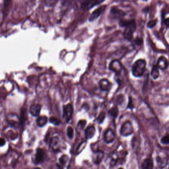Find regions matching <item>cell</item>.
Returning a JSON list of instances; mask_svg holds the SVG:
<instances>
[{"mask_svg":"<svg viewBox=\"0 0 169 169\" xmlns=\"http://www.w3.org/2000/svg\"><path fill=\"white\" fill-rule=\"evenodd\" d=\"M86 145V141H83V142H81V143L80 144L79 146H78L77 150H76V152H77L78 153L81 152L84 149V147H85Z\"/></svg>","mask_w":169,"mask_h":169,"instance_id":"cell-28","label":"cell"},{"mask_svg":"<svg viewBox=\"0 0 169 169\" xmlns=\"http://www.w3.org/2000/svg\"><path fill=\"white\" fill-rule=\"evenodd\" d=\"M61 141L58 136H54L49 141V148L54 151H57L59 150Z\"/></svg>","mask_w":169,"mask_h":169,"instance_id":"cell-9","label":"cell"},{"mask_svg":"<svg viewBox=\"0 0 169 169\" xmlns=\"http://www.w3.org/2000/svg\"><path fill=\"white\" fill-rule=\"evenodd\" d=\"M157 165L160 169H163L168 164L167 158L165 157L157 156L156 158Z\"/></svg>","mask_w":169,"mask_h":169,"instance_id":"cell-14","label":"cell"},{"mask_svg":"<svg viewBox=\"0 0 169 169\" xmlns=\"http://www.w3.org/2000/svg\"><path fill=\"white\" fill-rule=\"evenodd\" d=\"M161 143L163 144H169V135L167 134L163 136L161 140Z\"/></svg>","mask_w":169,"mask_h":169,"instance_id":"cell-30","label":"cell"},{"mask_svg":"<svg viewBox=\"0 0 169 169\" xmlns=\"http://www.w3.org/2000/svg\"><path fill=\"white\" fill-rule=\"evenodd\" d=\"M118 169H123V168H119Z\"/></svg>","mask_w":169,"mask_h":169,"instance_id":"cell-38","label":"cell"},{"mask_svg":"<svg viewBox=\"0 0 169 169\" xmlns=\"http://www.w3.org/2000/svg\"><path fill=\"white\" fill-rule=\"evenodd\" d=\"M104 8V6L100 7L98 9H97L96 10L94 11L88 18L89 21H93L97 18H98L102 13L103 10H104V8Z\"/></svg>","mask_w":169,"mask_h":169,"instance_id":"cell-17","label":"cell"},{"mask_svg":"<svg viewBox=\"0 0 169 169\" xmlns=\"http://www.w3.org/2000/svg\"><path fill=\"white\" fill-rule=\"evenodd\" d=\"M105 113L104 112H101L98 116V118L97 119V121L99 124H101L103 123L104 119L105 118Z\"/></svg>","mask_w":169,"mask_h":169,"instance_id":"cell-27","label":"cell"},{"mask_svg":"<svg viewBox=\"0 0 169 169\" xmlns=\"http://www.w3.org/2000/svg\"><path fill=\"white\" fill-rule=\"evenodd\" d=\"M7 121L8 124L13 128H18L20 124L19 117L17 115L13 114L8 115L7 116Z\"/></svg>","mask_w":169,"mask_h":169,"instance_id":"cell-8","label":"cell"},{"mask_svg":"<svg viewBox=\"0 0 169 169\" xmlns=\"http://www.w3.org/2000/svg\"><path fill=\"white\" fill-rule=\"evenodd\" d=\"M47 118L45 116H40L37 119V124L39 127L44 126L47 122Z\"/></svg>","mask_w":169,"mask_h":169,"instance_id":"cell-20","label":"cell"},{"mask_svg":"<svg viewBox=\"0 0 169 169\" xmlns=\"http://www.w3.org/2000/svg\"><path fill=\"white\" fill-rule=\"evenodd\" d=\"M153 166V161L150 158H146L144 160L142 163V168L143 169H152Z\"/></svg>","mask_w":169,"mask_h":169,"instance_id":"cell-19","label":"cell"},{"mask_svg":"<svg viewBox=\"0 0 169 169\" xmlns=\"http://www.w3.org/2000/svg\"><path fill=\"white\" fill-rule=\"evenodd\" d=\"M49 122L52 124H54V126H59V124H61V121L60 120L56 118L55 117H51L49 118Z\"/></svg>","mask_w":169,"mask_h":169,"instance_id":"cell-26","label":"cell"},{"mask_svg":"<svg viewBox=\"0 0 169 169\" xmlns=\"http://www.w3.org/2000/svg\"></svg>","mask_w":169,"mask_h":169,"instance_id":"cell-39","label":"cell"},{"mask_svg":"<svg viewBox=\"0 0 169 169\" xmlns=\"http://www.w3.org/2000/svg\"><path fill=\"white\" fill-rule=\"evenodd\" d=\"M50 169H63V167L61 166L60 165L57 164L54 165H53V166H52Z\"/></svg>","mask_w":169,"mask_h":169,"instance_id":"cell-34","label":"cell"},{"mask_svg":"<svg viewBox=\"0 0 169 169\" xmlns=\"http://www.w3.org/2000/svg\"><path fill=\"white\" fill-rule=\"evenodd\" d=\"M142 39L141 38H139V37H137L134 40V42H135V43H136V45H141L142 44Z\"/></svg>","mask_w":169,"mask_h":169,"instance_id":"cell-32","label":"cell"},{"mask_svg":"<svg viewBox=\"0 0 169 169\" xmlns=\"http://www.w3.org/2000/svg\"><path fill=\"white\" fill-rule=\"evenodd\" d=\"M95 128L93 126H91L87 128L85 130V136L86 139H89L92 138L95 136Z\"/></svg>","mask_w":169,"mask_h":169,"instance_id":"cell-16","label":"cell"},{"mask_svg":"<svg viewBox=\"0 0 169 169\" xmlns=\"http://www.w3.org/2000/svg\"><path fill=\"white\" fill-rule=\"evenodd\" d=\"M156 65L158 69H160L161 70H165L168 67L169 62L165 57L163 56H160L158 58Z\"/></svg>","mask_w":169,"mask_h":169,"instance_id":"cell-11","label":"cell"},{"mask_svg":"<svg viewBox=\"0 0 169 169\" xmlns=\"http://www.w3.org/2000/svg\"><path fill=\"white\" fill-rule=\"evenodd\" d=\"M67 134L68 138L70 139L73 138L74 136V129L72 127L69 126L67 129Z\"/></svg>","mask_w":169,"mask_h":169,"instance_id":"cell-24","label":"cell"},{"mask_svg":"<svg viewBox=\"0 0 169 169\" xmlns=\"http://www.w3.org/2000/svg\"><path fill=\"white\" fill-rule=\"evenodd\" d=\"M157 23V21L155 19V20H151L149 21L148 23H147V27L149 28H152L154 27H155V26L156 25Z\"/></svg>","mask_w":169,"mask_h":169,"instance_id":"cell-29","label":"cell"},{"mask_svg":"<svg viewBox=\"0 0 169 169\" xmlns=\"http://www.w3.org/2000/svg\"><path fill=\"white\" fill-rule=\"evenodd\" d=\"M41 110V105L40 104H34L31 106L29 109V112L32 116H39Z\"/></svg>","mask_w":169,"mask_h":169,"instance_id":"cell-15","label":"cell"},{"mask_svg":"<svg viewBox=\"0 0 169 169\" xmlns=\"http://www.w3.org/2000/svg\"><path fill=\"white\" fill-rule=\"evenodd\" d=\"M6 144V141L3 138H0V147L3 146Z\"/></svg>","mask_w":169,"mask_h":169,"instance_id":"cell-35","label":"cell"},{"mask_svg":"<svg viewBox=\"0 0 169 169\" xmlns=\"http://www.w3.org/2000/svg\"><path fill=\"white\" fill-rule=\"evenodd\" d=\"M115 138V134L112 129H109L104 133V139L107 143H110L113 142Z\"/></svg>","mask_w":169,"mask_h":169,"instance_id":"cell-12","label":"cell"},{"mask_svg":"<svg viewBox=\"0 0 169 169\" xmlns=\"http://www.w3.org/2000/svg\"><path fill=\"white\" fill-rule=\"evenodd\" d=\"M151 76L153 78L154 80H156L159 77L160 72L158 67L156 65L153 66L152 68L151 72Z\"/></svg>","mask_w":169,"mask_h":169,"instance_id":"cell-21","label":"cell"},{"mask_svg":"<svg viewBox=\"0 0 169 169\" xmlns=\"http://www.w3.org/2000/svg\"><path fill=\"white\" fill-rule=\"evenodd\" d=\"M104 153L101 150H98L94 151L92 159L93 163L95 164H99L101 163L104 157Z\"/></svg>","mask_w":169,"mask_h":169,"instance_id":"cell-10","label":"cell"},{"mask_svg":"<svg viewBox=\"0 0 169 169\" xmlns=\"http://www.w3.org/2000/svg\"><path fill=\"white\" fill-rule=\"evenodd\" d=\"M46 157V152L42 148H38L37 149L36 153L35 154L34 162L36 164L42 163L45 160Z\"/></svg>","mask_w":169,"mask_h":169,"instance_id":"cell-6","label":"cell"},{"mask_svg":"<svg viewBox=\"0 0 169 169\" xmlns=\"http://www.w3.org/2000/svg\"><path fill=\"white\" fill-rule=\"evenodd\" d=\"M128 108L132 110L134 108V105L133 104V102H132V100L131 97H129V103L128 105Z\"/></svg>","mask_w":169,"mask_h":169,"instance_id":"cell-33","label":"cell"},{"mask_svg":"<svg viewBox=\"0 0 169 169\" xmlns=\"http://www.w3.org/2000/svg\"><path fill=\"white\" fill-rule=\"evenodd\" d=\"M110 13L116 18H121L125 16L126 13L122 10H120L117 7H113L111 9Z\"/></svg>","mask_w":169,"mask_h":169,"instance_id":"cell-18","label":"cell"},{"mask_svg":"<svg viewBox=\"0 0 169 169\" xmlns=\"http://www.w3.org/2000/svg\"><path fill=\"white\" fill-rule=\"evenodd\" d=\"M164 23L168 27H169V18H167L164 20Z\"/></svg>","mask_w":169,"mask_h":169,"instance_id":"cell-36","label":"cell"},{"mask_svg":"<svg viewBox=\"0 0 169 169\" xmlns=\"http://www.w3.org/2000/svg\"><path fill=\"white\" fill-rule=\"evenodd\" d=\"M104 2V1H98V0H93V1H87L83 2L81 4V8L82 10L84 11H88L95 6L96 5H99L101 3Z\"/></svg>","mask_w":169,"mask_h":169,"instance_id":"cell-7","label":"cell"},{"mask_svg":"<svg viewBox=\"0 0 169 169\" xmlns=\"http://www.w3.org/2000/svg\"><path fill=\"white\" fill-rule=\"evenodd\" d=\"M146 67V62L144 59H139L136 61L132 67V74L134 77H142L145 72Z\"/></svg>","mask_w":169,"mask_h":169,"instance_id":"cell-2","label":"cell"},{"mask_svg":"<svg viewBox=\"0 0 169 169\" xmlns=\"http://www.w3.org/2000/svg\"><path fill=\"white\" fill-rule=\"evenodd\" d=\"M73 108L71 104L63 106V116L67 122L70 121L73 115Z\"/></svg>","mask_w":169,"mask_h":169,"instance_id":"cell-5","label":"cell"},{"mask_svg":"<svg viewBox=\"0 0 169 169\" xmlns=\"http://www.w3.org/2000/svg\"><path fill=\"white\" fill-rule=\"evenodd\" d=\"M99 86L101 90L108 91L112 87V84L107 79H102L99 82Z\"/></svg>","mask_w":169,"mask_h":169,"instance_id":"cell-13","label":"cell"},{"mask_svg":"<svg viewBox=\"0 0 169 169\" xmlns=\"http://www.w3.org/2000/svg\"><path fill=\"white\" fill-rule=\"evenodd\" d=\"M87 124V121L86 120H80L77 124L78 129L80 130L84 129L86 125Z\"/></svg>","mask_w":169,"mask_h":169,"instance_id":"cell-25","label":"cell"},{"mask_svg":"<svg viewBox=\"0 0 169 169\" xmlns=\"http://www.w3.org/2000/svg\"><path fill=\"white\" fill-rule=\"evenodd\" d=\"M119 25L121 27H125L123 35L125 39L128 41H132L133 38V34L136 29V23L134 19H120Z\"/></svg>","mask_w":169,"mask_h":169,"instance_id":"cell-1","label":"cell"},{"mask_svg":"<svg viewBox=\"0 0 169 169\" xmlns=\"http://www.w3.org/2000/svg\"><path fill=\"white\" fill-rule=\"evenodd\" d=\"M117 160H118V158H117V156L115 157H114V158L113 157L110 161V166H115L116 164V163H117Z\"/></svg>","mask_w":169,"mask_h":169,"instance_id":"cell-31","label":"cell"},{"mask_svg":"<svg viewBox=\"0 0 169 169\" xmlns=\"http://www.w3.org/2000/svg\"><path fill=\"white\" fill-rule=\"evenodd\" d=\"M134 128L133 124L130 121H127L122 124L120 129V133L121 136L126 137L133 134Z\"/></svg>","mask_w":169,"mask_h":169,"instance_id":"cell-4","label":"cell"},{"mask_svg":"<svg viewBox=\"0 0 169 169\" xmlns=\"http://www.w3.org/2000/svg\"><path fill=\"white\" fill-rule=\"evenodd\" d=\"M108 114H109L110 116L114 118H116L119 114V110L118 107H114L111 108L110 110L108 111Z\"/></svg>","mask_w":169,"mask_h":169,"instance_id":"cell-22","label":"cell"},{"mask_svg":"<svg viewBox=\"0 0 169 169\" xmlns=\"http://www.w3.org/2000/svg\"><path fill=\"white\" fill-rule=\"evenodd\" d=\"M34 169H40V168H34Z\"/></svg>","mask_w":169,"mask_h":169,"instance_id":"cell-37","label":"cell"},{"mask_svg":"<svg viewBox=\"0 0 169 169\" xmlns=\"http://www.w3.org/2000/svg\"><path fill=\"white\" fill-rule=\"evenodd\" d=\"M109 69L110 70L115 72L116 75L118 77V80L117 82H118L119 84L121 82L120 79V77H121V73L122 72V70H123V67L120 62L118 60L112 61L110 64H109Z\"/></svg>","mask_w":169,"mask_h":169,"instance_id":"cell-3","label":"cell"},{"mask_svg":"<svg viewBox=\"0 0 169 169\" xmlns=\"http://www.w3.org/2000/svg\"><path fill=\"white\" fill-rule=\"evenodd\" d=\"M59 160L60 165L63 167V166H65V165L66 164V163L69 160V158L67 155H63L59 158Z\"/></svg>","mask_w":169,"mask_h":169,"instance_id":"cell-23","label":"cell"}]
</instances>
